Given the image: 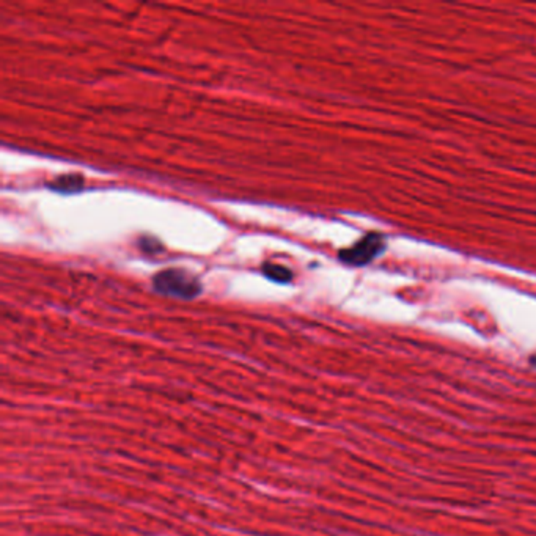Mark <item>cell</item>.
Returning <instances> with one entry per match:
<instances>
[{
	"label": "cell",
	"instance_id": "1",
	"mask_svg": "<svg viewBox=\"0 0 536 536\" xmlns=\"http://www.w3.org/2000/svg\"><path fill=\"white\" fill-rule=\"evenodd\" d=\"M153 286L161 295L178 299H194L203 290V285L195 276H192L188 271L177 269V267L156 274Z\"/></svg>",
	"mask_w": 536,
	"mask_h": 536
},
{
	"label": "cell",
	"instance_id": "2",
	"mask_svg": "<svg viewBox=\"0 0 536 536\" xmlns=\"http://www.w3.org/2000/svg\"><path fill=\"white\" fill-rule=\"evenodd\" d=\"M385 248V238L379 233H370L362 239L355 242L354 246L341 251L338 258L343 263L351 266H365L379 257Z\"/></svg>",
	"mask_w": 536,
	"mask_h": 536
},
{
	"label": "cell",
	"instance_id": "3",
	"mask_svg": "<svg viewBox=\"0 0 536 536\" xmlns=\"http://www.w3.org/2000/svg\"><path fill=\"white\" fill-rule=\"evenodd\" d=\"M47 186L55 192L73 194V192H79L84 188V178L82 174H64V177L55 178Z\"/></svg>",
	"mask_w": 536,
	"mask_h": 536
},
{
	"label": "cell",
	"instance_id": "4",
	"mask_svg": "<svg viewBox=\"0 0 536 536\" xmlns=\"http://www.w3.org/2000/svg\"><path fill=\"white\" fill-rule=\"evenodd\" d=\"M263 274L265 276L272 280V282L277 283H288L292 278V272L282 265H272V263H266L263 266Z\"/></svg>",
	"mask_w": 536,
	"mask_h": 536
},
{
	"label": "cell",
	"instance_id": "5",
	"mask_svg": "<svg viewBox=\"0 0 536 536\" xmlns=\"http://www.w3.org/2000/svg\"><path fill=\"white\" fill-rule=\"evenodd\" d=\"M140 248L145 253H161V251L164 247H162V244H161L158 239H154V238H143L140 241Z\"/></svg>",
	"mask_w": 536,
	"mask_h": 536
},
{
	"label": "cell",
	"instance_id": "6",
	"mask_svg": "<svg viewBox=\"0 0 536 536\" xmlns=\"http://www.w3.org/2000/svg\"><path fill=\"white\" fill-rule=\"evenodd\" d=\"M530 362H532L533 366H536V355H533V357H532V360H530Z\"/></svg>",
	"mask_w": 536,
	"mask_h": 536
}]
</instances>
